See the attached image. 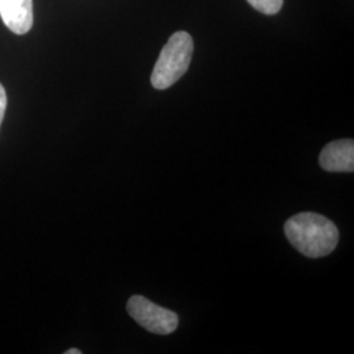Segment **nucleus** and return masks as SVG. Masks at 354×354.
<instances>
[{
    "label": "nucleus",
    "mask_w": 354,
    "mask_h": 354,
    "mask_svg": "<svg viewBox=\"0 0 354 354\" xmlns=\"http://www.w3.org/2000/svg\"><path fill=\"white\" fill-rule=\"evenodd\" d=\"M0 17L15 35H26L33 26V1L0 0Z\"/></svg>",
    "instance_id": "4"
},
{
    "label": "nucleus",
    "mask_w": 354,
    "mask_h": 354,
    "mask_svg": "<svg viewBox=\"0 0 354 354\" xmlns=\"http://www.w3.org/2000/svg\"><path fill=\"white\" fill-rule=\"evenodd\" d=\"M253 8L266 15H276L281 11L283 0H247Z\"/></svg>",
    "instance_id": "6"
},
{
    "label": "nucleus",
    "mask_w": 354,
    "mask_h": 354,
    "mask_svg": "<svg viewBox=\"0 0 354 354\" xmlns=\"http://www.w3.org/2000/svg\"><path fill=\"white\" fill-rule=\"evenodd\" d=\"M64 354H82V352L79 351V349H75V348H73V349H70V351H66Z\"/></svg>",
    "instance_id": "8"
},
{
    "label": "nucleus",
    "mask_w": 354,
    "mask_h": 354,
    "mask_svg": "<svg viewBox=\"0 0 354 354\" xmlns=\"http://www.w3.org/2000/svg\"><path fill=\"white\" fill-rule=\"evenodd\" d=\"M285 234L292 247L310 257H324L335 251L339 230L328 218L317 213H299L285 223Z\"/></svg>",
    "instance_id": "1"
},
{
    "label": "nucleus",
    "mask_w": 354,
    "mask_h": 354,
    "mask_svg": "<svg viewBox=\"0 0 354 354\" xmlns=\"http://www.w3.org/2000/svg\"><path fill=\"white\" fill-rule=\"evenodd\" d=\"M127 313L140 327L155 335H171L178 326L176 313L153 304L142 295H133L127 302Z\"/></svg>",
    "instance_id": "3"
},
{
    "label": "nucleus",
    "mask_w": 354,
    "mask_h": 354,
    "mask_svg": "<svg viewBox=\"0 0 354 354\" xmlns=\"http://www.w3.org/2000/svg\"><path fill=\"white\" fill-rule=\"evenodd\" d=\"M6 109H7V93L0 83V127H1V122H3V118L6 114Z\"/></svg>",
    "instance_id": "7"
},
{
    "label": "nucleus",
    "mask_w": 354,
    "mask_h": 354,
    "mask_svg": "<svg viewBox=\"0 0 354 354\" xmlns=\"http://www.w3.org/2000/svg\"><path fill=\"white\" fill-rule=\"evenodd\" d=\"M193 54V39L188 32L172 35L155 64L151 75L153 88L167 89L174 86L189 68Z\"/></svg>",
    "instance_id": "2"
},
{
    "label": "nucleus",
    "mask_w": 354,
    "mask_h": 354,
    "mask_svg": "<svg viewBox=\"0 0 354 354\" xmlns=\"http://www.w3.org/2000/svg\"><path fill=\"white\" fill-rule=\"evenodd\" d=\"M319 163L328 172H353L354 142L352 140H333L320 153Z\"/></svg>",
    "instance_id": "5"
}]
</instances>
